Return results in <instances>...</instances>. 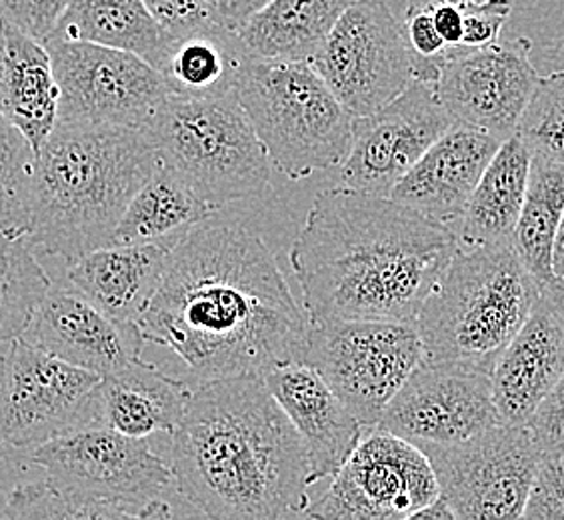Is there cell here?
<instances>
[{
	"label": "cell",
	"instance_id": "obj_39",
	"mask_svg": "<svg viewBox=\"0 0 564 520\" xmlns=\"http://www.w3.org/2000/svg\"><path fill=\"white\" fill-rule=\"evenodd\" d=\"M429 9L433 14L436 31L448 46V55L453 51H463V4L441 2V4H433Z\"/></svg>",
	"mask_w": 564,
	"mask_h": 520
},
{
	"label": "cell",
	"instance_id": "obj_3",
	"mask_svg": "<svg viewBox=\"0 0 564 520\" xmlns=\"http://www.w3.org/2000/svg\"><path fill=\"white\" fill-rule=\"evenodd\" d=\"M171 441L174 487L213 519H291L311 507V465L262 377L193 384Z\"/></svg>",
	"mask_w": 564,
	"mask_h": 520
},
{
	"label": "cell",
	"instance_id": "obj_13",
	"mask_svg": "<svg viewBox=\"0 0 564 520\" xmlns=\"http://www.w3.org/2000/svg\"><path fill=\"white\" fill-rule=\"evenodd\" d=\"M441 497L433 465L423 448L384 429H370L340 466L308 519L401 520Z\"/></svg>",
	"mask_w": 564,
	"mask_h": 520
},
{
	"label": "cell",
	"instance_id": "obj_11",
	"mask_svg": "<svg viewBox=\"0 0 564 520\" xmlns=\"http://www.w3.org/2000/svg\"><path fill=\"white\" fill-rule=\"evenodd\" d=\"M100 375L12 338L0 355V445L41 446L95 423Z\"/></svg>",
	"mask_w": 564,
	"mask_h": 520
},
{
	"label": "cell",
	"instance_id": "obj_12",
	"mask_svg": "<svg viewBox=\"0 0 564 520\" xmlns=\"http://www.w3.org/2000/svg\"><path fill=\"white\" fill-rule=\"evenodd\" d=\"M355 117L377 112L414 80L401 21L384 0H357L311 61Z\"/></svg>",
	"mask_w": 564,
	"mask_h": 520
},
{
	"label": "cell",
	"instance_id": "obj_33",
	"mask_svg": "<svg viewBox=\"0 0 564 520\" xmlns=\"http://www.w3.org/2000/svg\"><path fill=\"white\" fill-rule=\"evenodd\" d=\"M514 134L521 137L531 154L564 163L563 73L541 76Z\"/></svg>",
	"mask_w": 564,
	"mask_h": 520
},
{
	"label": "cell",
	"instance_id": "obj_17",
	"mask_svg": "<svg viewBox=\"0 0 564 520\" xmlns=\"http://www.w3.org/2000/svg\"><path fill=\"white\" fill-rule=\"evenodd\" d=\"M500 423L490 372L423 360L387 404L377 426L414 445H446Z\"/></svg>",
	"mask_w": 564,
	"mask_h": 520
},
{
	"label": "cell",
	"instance_id": "obj_40",
	"mask_svg": "<svg viewBox=\"0 0 564 520\" xmlns=\"http://www.w3.org/2000/svg\"><path fill=\"white\" fill-rule=\"evenodd\" d=\"M271 0H215L218 14L232 26L239 29L242 22L249 21L252 14L264 9Z\"/></svg>",
	"mask_w": 564,
	"mask_h": 520
},
{
	"label": "cell",
	"instance_id": "obj_6",
	"mask_svg": "<svg viewBox=\"0 0 564 520\" xmlns=\"http://www.w3.org/2000/svg\"><path fill=\"white\" fill-rule=\"evenodd\" d=\"M237 95L272 169L286 178L304 181L347 159L357 117L311 63L252 56L240 75Z\"/></svg>",
	"mask_w": 564,
	"mask_h": 520
},
{
	"label": "cell",
	"instance_id": "obj_38",
	"mask_svg": "<svg viewBox=\"0 0 564 520\" xmlns=\"http://www.w3.org/2000/svg\"><path fill=\"white\" fill-rule=\"evenodd\" d=\"M532 436L543 448V453L563 455L564 451V375L541 402V407L527 423Z\"/></svg>",
	"mask_w": 564,
	"mask_h": 520
},
{
	"label": "cell",
	"instance_id": "obj_29",
	"mask_svg": "<svg viewBox=\"0 0 564 520\" xmlns=\"http://www.w3.org/2000/svg\"><path fill=\"white\" fill-rule=\"evenodd\" d=\"M215 213L217 210L196 195L173 169L161 164L141 191L132 196L119 227L115 228L110 245L185 237L191 228Z\"/></svg>",
	"mask_w": 564,
	"mask_h": 520
},
{
	"label": "cell",
	"instance_id": "obj_21",
	"mask_svg": "<svg viewBox=\"0 0 564 520\" xmlns=\"http://www.w3.org/2000/svg\"><path fill=\"white\" fill-rule=\"evenodd\" d=\"M564 375V318L541 294L490 370L500 421L527 424Z\"/></svg>",
	"mask_w": 564,
	"mask_h": 520
},
{
	"label": "cell",
	"instance_id": "obj_7",
	"mask_svg": "<svg viewBox=\"0 0 564 520\" xmlns=\"http://www.w3.org/2000/svg\"><path fill=\"white\" fill-rule=\"evenodd\" d=\"M149 132L161 164L215 210L271 185V159L237 90L205 98L169 95Z\"/></svg>",
	"mask_w": 564,
	"mask_h": 520
},
{
	"label": "cell",
	"instance_id": "obj_26",
	"mask_svg": "<svg viewBox=\"0 0 564 520\" xmlns=\"http://www.w3.org/2000/svg\"><path fill=\"white\" fill-rule=\"evenodd\" d=\"M532 154L521 137L500 142L478 181L455 232L458 247L475 249L512 242L529 185Z\"/></svg>",
	"mask_w": 564,
	"mask_h": 520
},
{
	"label": "cell",
	"instance_id": "obj_24",
	"mask_svg": "<svg viewBox=\"0 0 564 520\" xmlns=\"http://www.w3.org/2000/svg\"><path fill=\"white\" fill-rule=\"evenodd\" d=\"M0 117L41 151L58 122V85L44 43L0 21Z\"/></svg>",
	"mask_w": 564,
	"mask_h": 520
},
{
	"label": "cell",
	"instance_id": "obj_45",
	"mask_svg": "<svg viewBox=\"0 0 564 520\" xmlns=\"http://www.w3.org/2000/svg\"><path fill=\"white\" fill-rule=\"evenodd\" d=\"M563 461H564V451H563Z\"/></svg>",
	"mask_w": 564,
	"mask_h": 520
},
{
	"label": "cell",
	"instance_id": "obj_30",
	"mask_svg": "<svg viewBox=\"0 0 564 520\" xmlns=\"http://www.w3.org/2000/svg\"><path fill=\"white\" fill-rule=\"evenodd\" d=\"M563 213L564 163L532 154L529 185L512 247L541 289L554 277V239Z\"/></svg>",
	"mask_w": 564,
	"mask_h": 520
},
{
	"label": "cell",
	"instance_id": "obj_10",
	"mask_svg": "<svg viewBox=\"0 0 564 520\" xmlns=\"http://www.w3.org/2000/svg\"><path fill=\"white\" fill-rule=\"evenodd\" d=\"M441 497L460 520L522 519L543 458L527 424L500 423L458 443H423Z\"/></svg>",
	"mask_w": 564,
	"mask_h": 520
},
{
	"label": "cell",
	"instance_id": "obj_18",
	"mask_svg": "<svg viewBox=\"0 0 564 520\" xmlns=\"http://www.w3.org/2000/svg\"><path fill=\"white\" fill-rule=\"evenodd\" d=\"M22 336L48 355L100 377L141 358L144 343L139 325L110 318L70 282L51 284Z\"/></svg>",
	"mask_w": 564,
	"mask_h": 520
},
{
	"label": "cell",
	"instance_id": "obj_28",
	"mask_svg": "<svg viewBox=\"0 0 564 520\" xmlns=\"http://www.w3.org/2000/svg\"><path fill=\"white\" fill-rule=\"evenodd\" d=\"M51 39L127 51L154 68L171 41L142 0H70Z\"/></svg>",
	"mask_w": 564,
	"mask_h": 520
},
{
	"label": "cell",
	"instance_id": "obj_27",
	"mask_svg": "<svg viewBox=\"0 0 564 520\" xmlns=\"http://www.w3.org/2000/svg\"><path fill=\"white\" fill-rule=\"evenodd\" d=\"M357 0H271L237 33L250 55L311 63L338 19Z\"/></svg>",
	"mask_w": 564,
	"mask_h": 520
},
{
	"label": "cell",
	"instance_id": "obj_34",
	"mask_svg": "<svg viewBox=\"0 0 564 520\" xmlns=\"http://www.w3.org/2000/svg\"><path fill=\"white\" fill-rule=\"evenodd\" d=\"M522 519L564 520L563 455L544 453L532 478Z\"/></svg>",
	"mask_w": 564,
	"mask_h": 520
},
{
	"label": "cell",
	"instance_id": "obj_35",
	"mask_svg": "<svg viewBox=\"0 0 564 520\" xmlns=\"http://www.w3.org/2000/svg\"><path fill=\"white\" fill-rule=\"evenodd\" d=\"M152 19L161 24L164 33L173 36L193 33L196 29L220 21L213 0H142ZM225 21V19H223Z\"/></svg>",
	"mask_w": 564,
	"mask_h": 520
},
{
	"label": "cell",
	"instance_id": "obj_9",
	"mask_svg": "<svg viewBox=\"0 0 564 520\" xmlns=\"http://www.w3.org/2000/svg\"><path fill=\"white\" fill-rule=\"evenodd\" d=\"M423 360L416 323L399 321L311 323L303 357L367 429Z\"/></svg>",
	"mask_w": 564,
	"mask_h": 520
},
{
	"label": "cell",
	"instance_id": "obj_41",
	"mask_svg": "<svg viewBox=\"0 0 564 520\" xmlns=\"http://www.w3.org/2000/svg\"><path fill=\"white\" fill-rule=\"evenodd\" d=\"M541 294L551 303L554 311L564 318V277L554 274L553 279L541 289Z\"/></svg>",
	"mask_w": 564,
	"mask_h": 520
},
{
	"label": "cell",
	"instance_id": "obj_2",
	"mask_svg": "<svg viewBox=\"0 0 564 520\" xmlns=\"http://www.w3.org/2000/svg\"><path fill=\"white\" fill-rule=\"evenodd\" d=\"M456 250L455 228L340 185L315 196L289 260L308 323H416Z\"/></svg>",
	"mask_w": 564,
	"mask_h": 520
},
{
	"label": "cell",
	"instance_id": "obj_36",
	"mask_svg": "<svg viewBox=\"0 0 564 520\" xmlns=\"http://www.w3.org/2000/svg\"><path fill=\"white\" fill-rule=\"evenodd\" d=\"M510 12L512 0H477L463 4V51L499 43Z\"/></svg>",
	"mask_w": 564,
	"mask_h": 520
},
{
	"label": "cell",
	"instance_id": "obj_47",
	"mask_svg": "<svg viewBox=\"0 0 564 520\" xmlns=\"http://www.w3.org/2000/svg\"><path fill=\"white\" fill-rule=\"evenodd\" d=\"M213 2H215V0H213Z\"/></svg>",
	"mask_w": 564,
	"mask_h": 520
},
{
	"label": "cell",
	"instance_id": "obj_44",
	"mask_svg": "<svg viewBox=\"0 0 564 520\" xmlns=\"http://www.w3.org/2000/svg\"><path fill=\"white\" fill-rule=\"evenodd\" d=\"M553 272L556 277H564V213L558 230H556V239H554Z\"/></svg>",
	"mask_w": 564,
	"mask_h": 520
},
{
	"label": "cell",
	"instance_id": "obj_46",
	"mask_svg": "<svg viewBox=\"0 0 564 520\" xmlns=\"http://www.w3.org/2000/svg\"><path fill=\"white\" fill-rule=\"evenodd\" d=\"M0 21H2V17H0Z\"/></svg>",
	"mask_w": 564,
	"mask_h": 520
},
{
	"label": "cell",
	"instance_id": "obj_15",
	"mask_svg": "<svg viewBox=\"0 0 564 520\" xmlns=\"http://www.w3.org/2000/svg\"><path fill=\"white\" fill-rule=\"evenodd\" d=\"M453 124L433 83L414 78L389 105L355 119L340 185L391 196L402 176Z\"/></svg>",
	"mask_w": 564,
	"mask_h": 520
},
{
	"label": "cell",
	"instance_id": "obj_23",
	"mask_svg": "<svg viewBox=\"0 0 564 520\" xmlns=\"http://www.w3.org/2000/svg\"><path fill=\"white\" fill-rule=\"evenodd\" d=\"M191 392V382L169 377L137 358L98 380L95 423L134 438L171 434L183 419Z\"/></svg>",
	"mask_w": 564,
	"mask_h": 520
},
{
	"label": "cell",
	"instance_id": "obj_4",
	"mask_svg": "<svg viewBox=\"0 0 564 520\" xmlns=\"http://www.w3.org/2000/svg\"><path fill=\"white\" fill-rule=\"evenodd\" d=\"M159 166L149 129L56 122L34 159L26 240L68 264L109 247L132 196Z\"/></svg>",
	"mask_w": 564,
	"mask_h": 520
},
{
	"label": "cell",
	"instance_id": "obj_25",
	"mask_svg": "<svg viewBox=\"0 0 564 520\" xmlns=\"http://www.w3.org/2000/svg\"><path fill=\"white\" fill-rule=\"evenodd\" d=\"M252 55L227 21L173 36L156 65L171 97L205 98L237 90Z\"/></svg>",
	"mask_w": 564,
	"mask_h": 520
},
{
	"label": "cell",
	"instance_id": "obj_14",
	"mask_svg": "<svg viewBox=\"0 0 564 520\" xmlns=\"http://www.w3.org/2000/svg\"><path fill=\"white\" fill-rule=\"evenodd\" d=\"M58 85V122L149 129L169 90L141 56L102 44L44 41Z\"/></svg>",
	"mask_w": 564,
	"mask_h": 520
},
{
	"label": "cell",
	"instance_id": "obj_19",
	"mask_svg": "<svg viewBox=\"0 0 564 520\" xmlns=\"http://www.w3.org/2000/svg\"><path fill=\"white\" fill-rule=\"evenodd\" d=\"M264 384L303 438L313 487L333 478L369 433L318 370L303 360L269 370Z\"/></svg>",
	"mask_w": 564,
	"mask_h": 520
},
{
	"label": "cell",
	"instance_id": "obj_43",
	"mask_svg": "<svg viewBox=\"0 0 564 520\" xmlns=\"http://www.w3.org/2000/svg\"><path fill=\"white\" fill-rule=\"evenodd\" d=\"M392 12L397 17H401L402 12L409 9H421V7H433V4H441V2H456V4H467V2H477V0H384Z\"/></svg>",
	"mask_w": 564,
	"mask_h": 520
},
{
	"label": "cell",
	"instance_id": "obj_31",
	"mask_svg": "<svg viewBox=\"0 0 564 520\" xmlns=\"http://www.w3.org/2000/svg\"><path fill=\"white\" fill-rule=\"evenodd\" d=\"M51 284L31 242L0 232V345L24 335Z\"/></svg>",
	"mask_w": 564,
	"mask_h": 520
},
{
	"label": "cell",
	"instance_id": "obj_20",
	"mask_svg": "<svg viewBox=\"0 0 564 520\" xmlns=\"http://www.w3.org/2000/svg\"><path fill=\"white\" fill-rule=\"evenodd\" d=\"M500 142L455 122L392 188V201L455 228Z\"/></svg>",
	"mask_w": 564,
	"mask_h": 520
},
{
	"label": "cell",
	"instance_id": "obj_48",
	"mask_svg": "<svg viewBox=\"0 0 564 520\" xmlns=\"http://www.w3.org/2000/svg\"><path fill=\"white\" fill-rule=\"evenodd\" d=\"M563 75H564V71H563Z\"/></svg>",
	"mask_w": 564,
	"mask_h": 520
},
{
	"label": "cell",
	"instance_id": "obj_32",
	"mask_svg": "<svg viewBox=\"0 0 564 520\" xmlns=\"http://www.w3.org/2000/svg\"><path fill=\"white\" fill-rule=\"evenodd\" d=\"M36 151L21 130L0 117V232L24 237L31 215Z\"/></svg>",
	"mask_w": 564,
	"mask_h": 520
},
{
	"label": "cell",
	"instance_id": "obj_5",
	"mask_svg": "<svg viewBox=\"0 0 564 520\" xmlns=\"http://www.w3.org/2000/svg\"><path fill=\"white\" fill-rule=\"evenodd\" d=\"M539 299L512 242L458 247L416 316L424 360L490 372Z\"/></svg>",
	"mask_w": 564,
	"mask_h": 520
},
{
	"label": "cell",
	"instance_id": "obj_1",
	"mask_svg": "<svg viewBox=\"0 0 564 520\" xmlns=\"http://www.w3.org/2000/svg\"><path fill=\"white\" fill-rule=\"evenodd\" d=\"M308 326L264 240L239 223L210 218L174 247L139 321L144 343L171 348L191 384L264 377L299 362Z\"/></svg>",
	"mask_w": 564,
	"mask_h": 520
},
{
	"label": "cell",
	"instance_id": "obj_37",
	"mask_svg": "<svg viewBox=\"0 0 564 520\" xmlns=\"http://www.w3.org/2000/svg\"><path fill=\"white\" fill-rule=\"evenodd\" d=\"M70 0H0V17L44 43Z\"/></svg>",
	"mask_w": 564,
	"mask_h": 520
},
{
	"label": "cell",
	"instance_id": "obj_8",
	"mask_svg": "<svg viewBox=\"0 0 564 520\" xmlns=\"http://www.w3.org/2000/svg\"><path fill=\"white\" fill-rule=\"evenodd\" d=\"M44 480L65 497L76 519H164L173 510L163 495L173 470L152 453L147 438L117 433L102 424L36 446L31 456Z\"/></svg>",
	"mask_w": 564,
	"mask_h": 520
},
{
	"label": "cell",
	"instance_id": "obj_22",
	"mask_svg": "<svg viewBox=\"0 0 564 520\" xmlns=\"http://www.w3.org/2000/svg\"><path fill=\"white\" fill-rule=\"evenodd\" d=\"M183 239L169 237L90 250L68 264L66 281L110 318L124 325H139L163 281L174 247Z\"/></svg>",
	"mask_w": 564,
	"mask_h": 520
},
{
	"label": "cell",
	"instance_id": "obj_16",
	"mask_svg": "<svg viewBox=\"0 0 564 520\" xmlns=\"http://www.w3.org/2000/svg\"><path fill=\"white\" fill-rule=\"evenodd\" d=\"M531 51V39L519 36L446 56L434 88L453 120L500 141L512 137L541 80Z\"/></svg>",
	"mask_w": 564,
	"mask_h": 520
},
{
	"label": "cell",
	"instance_id": "obj_42",
	"mask_svg": "<svg viewBox=\"0 0 564 520\" xmlns=\"http://www.w3.org/2000/svg\"><path fill=\"white\" fill-rule=\"evenodd\" d=\"M413 519L455 520V514H453L451 507L446 505V500L443 499V497H438V499L433 500L429 507H424L423 510H419V512L414 514Z\"/></svg>",
	"mask_w": 564,
	"mask_h": 520
}]
</instances>
